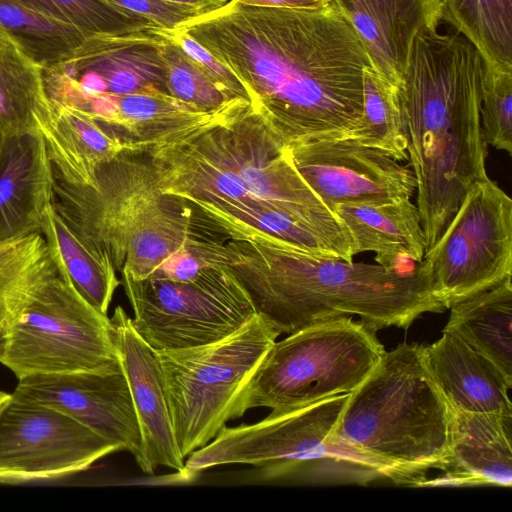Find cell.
Returning <instances> with one entry per match:
<instances>
[{
	"instance_id": "7a4b0ae2",
	"label": "cell",
	"mask_w": 512,
	"mask_h": 512,
	"mask_svg": "<svg viewBox=\"0 0 512 512\" xmlns=\"http://www.w3.org/2000/svg\"><path fill=\"white\" fill-rule=\"evenodd\" d=\"M144 153L159 190L186 201L228 240L281 241L353 260L348 230L250 102L232 103Z\"/></svg>"
},
{
	"instance_id": "1f68e13d",
	"label": "cell",
	"mask_w": 512,
	"mask_h": 512,
	"mask_svg": "<svg viewBox=\"0 0 512 512\" xmlns=\"http://www.w3.org/2000/svg\"><path fill=\"white\" fill-rule=\"evenodd\" d=\"M154 29L164 40L162 51L166 65L167 93L209 112L237 102L229 101L178 44L162 35L156 25Z\"/></svg>"
},
{
	"instance_id": "83f0119b",
	"label": "cell",
	"mask_w": 512,
	"mask_h": 512,
	"mask_svg": "<svg viewBox=\"0 0 512 512\" xmlns=\"http://www.w3.org/2000/svg\"><path fill=\"white\" fill-rule=\"evenodd\" d=\"M442 20L479 52L484 65L512 71V0H441Z\"/></svg>"
},
{
	"instance_id": "30bf717a",
	"label": "cell",
	"mask_w": 512,
	"mask_h": 512,
	"mask_svg": "<svg viewBox=\"0 0 512 512\" xmlns=\"http://www.w3.org/2000/svg\"><path fill=\"white\" fill-rule=\"evenodd\" d=\"M373 327L351 317L314 323L275 342L241 403L272 410L353 392L386 352Z\"/></svg>"
},
{
	"instance_id": "44dd1931",
	"label": "cell",
	"mask_w": 512,
	"mask_h": 512,
	"mask_svg": "<svg viewBox=\"0 0 512 512\" xmlns=\"http://www.w3.org/2000/svg\"><path fill=\"white\" fill-rule=\"evenodd\" d=\"M53 169L36 130L11 139L0 161V241L39 232L52 204Z\"/></svg>"
},
{
	"instance_id": "ac0fdd59",
	"label": "cell",
	"mask_w": 512,
	"mask_h": 512,
	"mask_svg": "<svg viewBox=\"0 0 512 512\" xmlns=\"http://www.w3.org/2000/svg\"><path fill=\"white\" fill-rule=\"evenodd\" d=\"M450 454L442 475L426 479L427 487L512 486V417L476 413L449 406Z\"/></svg>"
},
{
	"instance_id": "f1b7e54d",
	"label": "cell",
	"mask_w": 512,
	"mask_h": 512,
	"mask_svg": "<svg viewBox=\"0 0 512 512\" xmlns=\"http://www.w3.org/2000/svg\"><path fill=\"white\" fill-rule=\"evenodd\" d=\"M401 86L375 71L363 69V114L351 135L359 143L379 149L394 159L408 160L407 128Z\"/></svg>"
},
{
	"instance_id": "e575fe53",
	"label": "cell",
	"mask_w": 512,
	"mask_h": 512,
	"mask_svg": "<svg viewBox=\"0 0 512 512\" xmlns=\"http://www.w3.org/2000/svg\"><path fill=\"white\" fill-rule=\"evenodd\" d=\"M122 10L133 12L153 25L173 30L201 15L197 10L164 0H102Z\"/></svg>"
},
{
	"instance_id": "d6a6232c",
	"label": "cell",
	"mask_w": 512,
	"mask_h": 512,
	"mask_svg": "<svg viewBox=\"0 0 512 512\" xmlns=\"http://www.w3.org/2000/svg\"><path fill=\"white\" fill-rule=\"evenodd\" d=\"M481 125L487 144L512 154V71L484 65Z\"/></svg>"
},
{
	"instance_id": "2e32d148",
	"label": "cell",
	"mask_w": 512,
	"mask_h": 512,
	"mask_svg": "<svg viewBox=\"0 0 512 512\" xmlns=\"http://www.w3.org/2000/svg\"><path fill=\"white\" fill-rule=\"evenodd\" d=\"M110 321L142 434L147 473L152 474L156 467L165 466L187 479L184 457L174 434L158 351L140 337L121 306L114 310Z\"/></svg>"
},
{
	"instance_id": "52a82bcc",
	"label": "cell",
	"mask_w": 512,
	"mask_h": 512,
	"mask_svg": "<svg viewBox=\"0 0 512 512\" xmlns=\"http://www.w3.org/2000/svg\"><path fill=\"white\" fill-rule=\"evenodd\" d=\"M350 393L272 410L263 420L223 426L185 463L186 475L225 464L263 466L267 478L312 486H367L396 476L383 464L340 441L333 430Z\"/></svg>"
},
{
	"instance_id": "5b68a950",
	"label": "cell",
	"mask_w": 512,
	"mask_h": 512,
	"mask_svg": "<svg viewBox=\"0 0 512 512\" xmlns=\"http://www.w3.org/2000/svg\"><path fill=\"white\" fill-rule=\"evenodd\" d=\"M333 435L387 467L398 486L421 488L450 454L449 405L429 375L424 345L385 352L350 393Z\"/></svg>"
},
{
	"instance_id": "cb8c5ba5",
	"label": "cell",
	"mask_w": 512,
	"mask_h": 512,
	"mask_svg": "<svg viewBox=\"0 0 512 512\" xmlns=\"http://www.w3.org/2000/svg\"><path fill=\"white\" fill-rule=\"evenodd\" d=\"M224 108L205 111L166 91L149 87L118 95L114 115L103 124L120 138L126 151L144 152L177 131L210 121Z\"/></svg>"
},
{
	"instance_id": "4316f807",
	"label": "cell",
	"mask_w": 512,
	"mask_h": 512,
	"mask_svg": "<svg viewBox=\"0 0 512 512\" xmlns=\"http://www.w3.org/2000/svg\"><path fill=\"white\" fill-rule=\"evenodd\" d=\"M49 100L43 67L0 26V161L11 139L38 130L36 116Z\"/></svg>"
},
{
	"instance_id": "836d02e7",
	"label": "cell",
	"mask_w": 512,
	"mask_h": 512,
	"mask_svg": "<svg viewBox=\"0 0 512 512\" xmlns=\"http://www.w3.org/2000/svg\"><path fill=\"white\" fill-rule=\"evenodd\" d=\"M156 27L162 35L178 44L195 61L204 75L229 101L250 102L248 93L238 78L202 45L177 29Z\"/></svg>"
},
{
	"instance_id": "74e56055",
	"label": "cell",
	"mask_w": 512,
	"mask_h": 512,
	"mask_svg": "<svg viewBox=\"0 0 512 512\" xmlns=\"http://www.w3.org/2000/svg\"><path fill=\"white\" fill-rule=\"evenodd\" d=\"M12 395L3 391H0V412L9 403Z\"/></svg>"
},
{
	"instance_id": "ffe728a7",
	"label": "cell",
	"mask_w": 512,
	"mask_h": 512,
	"mask_svg": "<svg viewBox=\"0 0 512 512\" xmlns=\"http://www.w3.org/2000/svg\"><path fill=\"white\" fill-rule=\"evenodd\" d=\"M424 361L449 406L512 417L508 396L512 381L458 335L443 330L439 340L424 346Z\"/></svg>"
},
{
	"instance_id": "d590c367",
	"label": "cell",
	"mask_w": 512,
	"mask_h": 512,
	"mask_svg": "<svg viewBox=\"0 0 512 512\" xmlns=\"http://www.w3.org/2000/svg\"><path fill=\"white\" fill-rule=\"evenodd\" d=\"M227 2L229 0H226ZM246 4L268 7H286L316 10L327 7L332 0H238Z\"/></svg>"
},
{
	"instance_id": "e0dca14e",
	"label": "cell",
	"mask_w": 512,
	"mask_h": 512,
	"mask_svg": "<svg viewBox=\"0 0 512 512\" xmlns=\"http://www.w3.org/2000/svg\"><path fill=\"white\" fill-rule=\"evenodd\" d=\"M363 44L372 68L401 86L412 45L424 29H438L441 0H332Z\"/></svg>"
},
{
	"instance_id": "3957f363",
	"label": "cell",
	"mask_w": 512,
	"mask_h": 512,
	"mask_svg": "<svg viewBox=\"0 0 512 512\" xmlns=\"http://www.w3.org/2000/svg\"><path fill=\"white\" fill-rule=\"evenodd\" d=\"M483 73L481 55L459 35L424 29L415 37L400 90L426 251L469 187L488 177Z\"/></svg>"
},
{
	"instance_id": "5bb4252c",
	"label": "cell",
	"mask_w": 512,
	"mask_h": 512,
	"mask_svg": "<svg viewBox=\"0 0 512 512\" xmlns=\"http://www.w3.org/2000/svg\"><path fill=\"white\" fill-rule=\"evenodd\" d=\"M11 395L76 420L131 453L147 473L142 434L123 370L31 375L19 379Z\"/></svg>"
},
{
	"instance_id": "277c9868",
	"label": "cell",
	"mask_w": 512,
	"mask_h": 512,
	"mask_svg": "<svg viewBox=\"0 0 512 512\" xmlns=\"http://www.w3.org/2000/svg\"><path fill=\"white\" fill-rule=\"evenodd\" d=\"M228 265L256 312L279 335L358 316L375 330L408 328L445 307L423 263L390 269L313 253L281 242H226Z\"/></svg>"
},
{
	"instance_id": "6da1fadb",
	"label": "cell",
	"mask_w": 512,
	"mask_h": 512,
	"mask_svg": "<svg viewBox=\"0 0 512 512\" xmlns=\"http://www.w3.org/2000/svg\"><path fill=\"white\" fill-rule=\"evenodd\" d=\"M228 68L287 146L349 138L363 114L359 37L331 2L309 10L229 0L177 28Z\"/></svg>"
},
{
	"instance_id": "7402d4cb",
	"label": "cell",
	"mask_w": 512,
	"mask_h": 512,
	"mask_svg": "<svg viewBox=\"0 0 512 512\" xmlns=\"http://www.w3.org/2000/svg\"><path fill=\"white\" fill-rule=\"evenodd\" d=\"M36 122L46 142L54 177L68 183L90 184L102 164L126 151L108 126L79 107L50 99L37 114Z\"/></svg>"
},
{
	"instance_id": "9c48e42d",
	"label": "cell",
	"mask_w": 512,
	"mask_h": 512,
	"mask_svg": "<svg viewBox=\"0 0 512 512\" xmlns=\"http://www.w3.org/2000/svg\"><path fill=\"white\" fill-rule=\"evenodd\" d=\"M278 336L256 314L218 342L158 352L184 458L208 444L226 422L244 415L243 395Z\"/></svg>"
},
{
	"instance_id": "f546056e",
	"label": "cell",
	"mask_w": 512,
	"mask_h": 512,
	"mask_svg": "<svg viewBox=\"0 0 512 512\" xmlns=\"http://www.w3.org/2000/svg\"><path fill=\"white\" fill-rule=\"evenodd\" d=\"M0 26L43 68L69 56L87 37L79 29L0 0Z\"/></svg>"
},
{
	"instance_id": "8992f818",
	"label": "cell",
	"mask_w": 512,
	"mask_h": 512,
	"mask_svg": "<svg viewBox=\"0 0 512 512\" xmlns=\"http://www.w3.org/2000/svg\"><path fill=\"white\" fill-rule=\"evenodd\" d=\"M87 220L94 243L135 280L185 251L228 264V239L186 201L159 190L145 155H123L101 172Z\"/></svg>"
},
{
	"instance_id": "d4e9b609",
	"label": "cell",
	"mask_w": 512,
	"mask_h": 512,
	"mask_svg": "<svg viewBox=\"0 0 512 512\" xmlns=\"http://www.w3.org/2000/svg\"><path fill=\"white\" fill-rule=\"evenodd\" d=\"M39 233L55 262L79 294L97 311L107 315L120 284L109 256L80 236L53 208L46 209Z\"/></svg>"
},
{
	"instance_id": "9a60e30c",
	"label": "cell",
	"mask_w": 512,
	"mask_h": 512,
	"mask_svg": "<svg viewBox=\"0 0 512 512\" xmlns=\"http://www.w3.org/2000/svg\"><path fill=\"white\" fill-rule=\"evenodd\" d=\"M288 150L300 175L330 209L412 198L416 192L411 169L352 138L306 141Z\"/></svg>"
},
{
	"instance_id": "603a6c76",
	"label": "cell",
	"mask_w": 512,
	"mask_h": 512,
	"mask_svg": "<svg viewBox=\"0 0 512 512\" xmlns=\"http://www.w3.org/2000/svg\"><path fill=\"white\" fill-rule=\"evenodd\" d=\"M348 230L354 253L372 251L386 268H401L400 260L421 262L426 238L417 205L411 198L342 203L331 209Z\"/></svg>"
},
{
	"instance_id": "8fae6325",
	"label": "cell",
	"mask_w": 512,
	"mask_h": 512,
	"mask_svg": "<svg viewBox=\"0 0 512 512\" xmlns=\"http://www.w3.org/2000/svg\"><path fill=\"white\" fill-rule=\"evenodd\" d=\"M121 276L134 311V329L158 352L218 342L257 314L249 294L225 263L205 265L186 280Z\"/></svg>"
},
{
	"instance_id": "4dcf8cb0",
	"label": "cell",
	"mask_w": 512,
	"mask_h": 512,
	"mask_svg": "<svg viewBox=\"0 0 512 512\" xmlns=\"http://www.w3.org/2000/svg\"><path fill=\"white\" fill-rule=\"evenodd\" d=\"M26 9L48 19L79 29L87 37L124 32L150 23L127 10L102 0H13Z\"/></svg>"
},
{
	"instance_id": "d6986e66",
	"label": "cell",
	"mask_w": 512,
	"mask_h": 512,
	"mask_svg": "<svg viewBox=\"0 0 512 512\" xmlns=\"http://www.w3.org/2000/svg\"><path fill=\"white\" fill-rule=\"evenodd\" d=\"M163 41L153 24L91 35L56 65L71 72L98 75L107 93L126 95L149 87L166 91Z\"/></svg>"
},
{
	"instance_id": "7c38bea8",
	"label": "cell",
	"mask_w": 512,
	"mask_h": 512,
	"mask_svg": "<svg viewBox=\"0 0 512 512\" xmlns=\"http://www.w3.org/2000/svg\"><path fill=\"white\" fill-rule=\"evenodd\" d=\"M422 261L445 309L511 277V198L489 177L474 182Z\"/></svg>"
},
{
	"instance_id": "484cf974",
	"label": "cell",
	"mask_w": 512,
	"mask_h": 512,
	"mask_svg": "<svg viewBox=\"0 0 512 512\" xmlns=\"http://www.w3.org/2000/svg\"><path fill=\"white\" fill-rule=\"evenodd\" d=\"M449 309V320L443 330L458 335L512 381L511 277Z\"/></svg>"
},
{
	"instance_id": "ba28073f",
	"label": "cell",
	"mask_w": 512,
	"mask_h": 512,
	"mask_svg": "<svg viewBox=\"0 0 512 512\" xmlns=\"http://www.w3.org/2000/svg\"><path fill=\"white\" fill-rule=\"evenodd\" d=\"M0 363L18 380L122 370L110 318L79 294L55 262L7 298L0 314Z\"/></svg>"
},
{
	"instance_id": "f35d334b",
	"label": "cell",
	"mask_w": 512,
	"mask_h": 512,
	"mask_svg": "<svg viewBox=\"0 0 512 512\" xmlns=\"http://www.w3.org/2000/svg\"><path fill=\"white\" fill-rule=\"evenodd\" d=\"M2 309H0V313H1Z\"/></svg>"
},
{
	"instance_id": "8d00e7d4",
	"label": "cell",
	"mask_w": 512,
	"mask_h": 512,
	"mask_svg": "<svg viewBox=\"0 0 512 512\" xmlns=\"http://www.w3.org/2000/svg\"><path fill=\"white\" fill-rule=\"evenodd\" d=\"M167 2L184 5L197 10L201 15L221 8L226 0H164Z\"/></svg>"
},
{
	"instance_id": "4fadbf2b",
	"label": "cell",
	"mask_w": 512,
	"mask_h": 512,
	"mask_svg": "<svg viewBox=\"0 0 512 512\" xmlns=\"http://www.w3.org/2000/svg\"><path fill=\"white\" fill-rule=\"evenodd\" d=\"M120 448L51 408L16 400L0 412V483L79 473Z\"/></svg>"
}]
</instances>
